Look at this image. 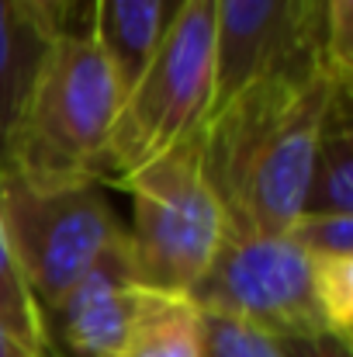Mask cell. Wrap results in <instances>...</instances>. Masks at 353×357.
<instances>
[{
    "mask_svg": "<svg viewBox=\"0 0 353 357\" xmlns=\"http://www.w3.org/2000/svg\"><path fill=\"white\" fill-rule=\"evenodd\" d=\"M121 94L104 45L91 31L66 28L49 42L38 66L10 139L7 170L35 191L101 184Z\"/></svg>",
    "mask_w": 353,
    "mask_h": 357,
    "instance_id": "2",
    "label": "cell"
},
{
    "mask_svg": "<svg viewBox=\"0 0 353 357\" xmlns=\"http://www.w3.org/2000/svg\"><path fill=\"white\" fill-rule=\"evenodd\" d=\"M322 7H326V0H305V31L319 56H322Z\"/></svg>",
    "mask_w": 353,
    "mask_h": 357,
    "instance_id": "19",
    "label": "cell"
},
{
    "mask_svg": "<svg viewBox=\"0 0 353 357\" xmlns=\"http://www.w3.org/2000/svg\"><path fill=\"white\" fill-rule=\"evenodd\" d=\"M277 347L284 357H353L350 340H340L333 333H291L277 337Z\"/></svg>",
    "mask_w": 353,
    "mask_h": 357,
    "instance_id": "17",
    "label": "cell"
},
{
    "mask_svg": "<svg viewBox=\"0 0 353 357\" xmlns=\"http://www.w3.org/2000/svg\"><path fill=\"white\" fill-rule=\"evenodd\" d=\"M49 42L52 35L38 24L28 0H0V170H7L10 139Z\"/></svg>",
    "mask_w": 353,
    "mask_h": 357,
    "instance_id": "9",
    "label": "cell"
},
{
    "mask_svg": "<svg viewBox=\"0 0 353 357\" xmlns=\"http://www.w3.org/2000/svg\"><path fill=\"white\" fill-rule=\"evenodd\" d=\"M353 80L336 77L322 56L298 52L222 101L201 135V170L229 229L288 233L305 212L319 128L329 101Z\"/></svg>",
    "mask_w": 353,
    "mask_h": 357,
    "instance_id": "1",
    "label": "cell"
},
{
    "mask_svg": "<svg viewBox=\"0 0 353 357\" xmlns=\"http://www.w3.org/2000/svg\"><path fill=\"white\" fill-rule=\"evenodd\" d=\"M0 357H38V354H35L31 347H24L10 330H3V326H0Z\"/></svg>",
    "mask_w": 353,
    "mask_h": 357,
    "instance_id": "20",
    "label": "cell"
},
{
    "mask_svg": "<svg viewBox=\"0 0 353 357\" xmlns=\"http://www.w3.org/2000/svg\"><path fill=\"white\" fill-rule=\"evenodd\" d=\"M215 59L219 0H184L121 94L108 142V181L163 156L205 125L215 101Z\"/></svg>",
    "mask_w": 353,
    "mask_h": 357,
    "instance_id": "4",
    "label": "cell"
},
{
    "mask_svg": "<svg viewBox=\"0 0 353 357\" xmlns=\"http://www.w3.org/2000/svg\"><path fill=\"white\" fill-rule=\"evenodd\" d=\"M180 3H184V0H163V24H166V21L173 17V10H177Z\"/></svg>",
    "mask_w": 353,
    "mask_h": 357,
    "instance_id": "21",
    "label": "cell"
},
{
    "mask_svg": "<svg viewBox=\"0 0 353 357\" xmlns=\"http://www.w3.org/2000/svg\"><path fill=\"white\" fill-rule=\"evenodd\" d=\"M284 236L308 257H353V215L301 212Z\"/></svg>",
    "mask_w": 353,
    "mask_h": 357,
    "instance_id": "16",
    "label": "cell"
},
{
    "mask_svg": "<svg viewBox=\"0 0 353 357\" xmlns=\"http://www.w3.org/2000/svg\"><path fill=\"white\" fill-rule=\"evenodd\" d=\"M298 52H315L305 31V0H219V59L212 112L253 77Z\"/></svg>",
    "mask_w": 353,
    "mask_h": 357,
    "instance_id": "8",
    "label": "cell"
},
{
    "mask_svg": "<svg viewBox=\"0 0 353 357\" xmlns=\"http://www.w3.org/2000/svg\"><path fill=\"white\" fill-rule=\"evenodd\" d=\"M121 357H201V309L194 298L146 288Z\"/></svg>",
    "mask_w": 353,
    "mask_h": 357,
    "instance_id": "12",
    "label": "cell"
},
{
    "mask_svg": "<svg viewBox=\"0 0 353 357\" xmlns=\"http://www.w3.org/2000/svg\"><path fill=\"white\" fill-rule=\"evenodd\" d=\"M0 326L10 330L24 347H31L38 357H49L45 344V326H42V309L31 298V291L24 288V278L14 264L10 243L0 222Z\"/></svg>",
    "mask_w": 353,
    "mask_h": 357,
    "instance_id": "13",
    "label": "cell"
},
{
    "mask_svg": "<svg viewBox=\"0 0 353 357\" xmlns=\"http://www.w3.org/2000/svg\"><path fill=\"white\" fill-rule=\"evenodd\" d=\"M305 212L353 215V87H340L319 128Z\"/></svg>",
    "mask_w": 353,
    "mask_h": 357,
    "instance_id": "10",
    "label": "cell"
},
{
    "mask_svg": "<svg viewBox=\"0 0 353 357\" xmlns=\"http://www.w3.org/2000/svg\"><path fill=\"white\" fill-rule=\"evenodd\" d=\"M0 222L38 309L59 302L104 253L128 239L101 184L35 191L0 170Z\"/></svg>",
    "mask_w": 353,
    "mask_h": 357,
    "instance_id": "5",
    "label": "cell"
},
{
    "mask_svg": "<svg viewBox=\"0 0 353 357\" xmlns=\"http://www.w3.org/2000/svg\"><path fill=\"white\" fill-rule=\"evenodd\" d=\"M191 298L198 309L239 316L274 337L326 333L312 288V257L284 233L229 229Z\"/></svg>",
    "mask_w": 353,
    "mask_h": 357,
    "instance_id": "6",
    "label": "cell"
},
{
    "mask_svg": "<svg viewBox=\"0 0 353 357\" xmlns=\"http://www.w3.org/2000/svg\"><path fill=\"white\" fill-rule=\"evenodd\" d=\"M111 184L132 195L128 253L139 284L191 298L229 233V219L201 170V135H187Z\"/></svg>",
    "mask_w": 353,
    "mask_h": 357,
    "instance_id": "3",
    "label": "cell"
},
{
    "mask_svg": "<svg viewBox=\"0 0 353 357\" xmlns=\"http://www.w3.org/2000/svg\"><path fill=\"white\" fill-rule=\"evenodd\" d=\"M31 3V10H35V17H38V24L56 38V35H63L66 28H70V14H73V0H28Z\"/></svg>",
    "mask_w": 353,
    "mask_h": 357,
    "instance_id": "18",
    "label": "cell"
},
{
    "mask_svg": "<svg viewBox=\"0 0 353 357\" xmlns=\"http://www.w3.org/2000/svg\"><path fill=\"white\" fill-rule=\"evenodd\" d=\"M312 288L326 333L353 340V257H312Z\"/></svg>",
    "mask_w": 353,
    "mask_h": 357,
    "instance_id": "14",
    "label": "cell"
},
{
    "mask_svg": "<svg viewBox=\"0 0 353 357\" xmlns=\"http://www.w3.org/2000/svg\"><path fill=\"white\" fill-rule=\"evenodd\" d=\"M146 288L135 278L128 239L104 253L59 302L42 309L49 357H121Z\"/></svg>",
    "mask_w": 353,
    "mask_h": 357,
    "instance_id": "7",
    "label": "cell"
},
{
    "mask_svg": "<svg viewBox=\"0 0 353 357\" xmlns=\"http://www.w3.org/2000/svg\"><path fill=\"white\" fill-rule=\"evenodd\" d=\"M163 31V0H94L91 35L104 45L121 87L139 77Z\"/></svg>",
    "mask_w": 353,
    "mask_h": 357,
    "instance_id": "11",
    "label": "cell"
},
{
    "mask_svg": "<svg viewBox=\"0 0 353 357\" xmlns=\"http://www.w3.org/2000/svg\"><path fill=\"white\" fill-rule=\"evenodd\" d=\"M201 357H284L277 337L229 312L201 309Z\"/></svg>",
    "mask_w": 353,
    "mask_h": 357,
    "instance_id": "15",
    "label": "cell"
}]
</instances>
